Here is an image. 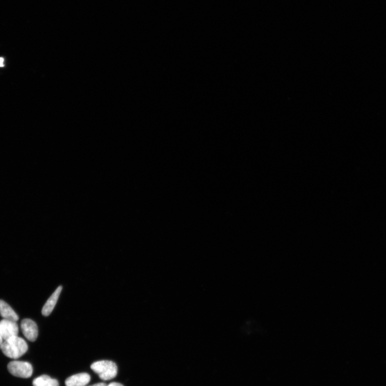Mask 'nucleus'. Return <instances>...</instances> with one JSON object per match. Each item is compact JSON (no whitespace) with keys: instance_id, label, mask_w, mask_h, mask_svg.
Returning <instances> with one entry per match:
<instances>
[{"instance_id":"1","label":"nucleus","mask_w":386,"mask_h":386,"mask_svg":"<svg viewBox=\"0 0 386 386\" xmlns=\"http://www.w3.org/2000/svg\"><path fill=\"white\" fill-rule=\"evenodd\" d=\"M1 350L5 356L17 359L26 353L28 350V345L22 338L17 336L4 341Z\"/></svg>"},{"instance_id":"2","label":"nucleus","mask_w":386,"mask_h":386,"mask_svg":"<svg viewBox=\"0 0 386 386\" xmlns=\"http://www.w3.org/2000/svg\"><path fill=\"white\" fill-rule=\"evenodd\" d=\"M91 369L103 381L111 380L118 373L116 364L110 361L94 362L91 365Z\"/></svg>"},{"instance_id":"3","label":"nucleus","mask_w":386,"mask_h":386,"mask_svg":"<svg viewBox=\"0 0 386 386\" xmlns=\"http://www.w3.org/2000/svg\"><path fill=\"white\" fill-rule=\"evenodd\" d=\"M8 370L12 376L22 378H29L33 373L32 365L26 362H11L8 365Z\"/></svg>"},{"instance_id":"4","label":"nucleus","mask_w":386,"mask_h":386,"mask_svg":"<svg viewBox=\"0 0 386 386\" xmlns=\"http://www.w3.org/2000/svg\"><path fill=\"white\" fill-rule=\"evenodd\" d=\"M0 333L4 341L17 336L18 334V324L15 321L3 319L0 321Z\"/></svg>"},{"instance_id":"5","label":"nucleus","mask_w":386,"mask_h":386,"mask_svg":"<svg viewBox=\"0 0 386 386\" xmlns=\"http://www.w3.org/2000/svg\"><path fill=\"white\" fill-rule=\"evenodd\" d=\"M21 328L24 336L31 342H35L38 337V329L35 322L29 319H23Z\"/></svg>"},{"instance_id":"6","label":"nucleus","mask_w":386,"mask_h":386,"mask_svg":"<svg viewBox=\"0 0 386 386\" xmlns=\"http://www.w3.org/2000/svg\"><path fill=\"white\" fill-rule=\"evenodd\" d=\"M91 381L90 376L86 373L73 375L66 379V386H86Z\"/></svg>"},{"instance_id":"7","label":"nucleus","mask_w":386,"mask_h":386,"mask_svg":"<svg viewBox=\"0 0 386 386\" xmlns=\"http://www.w3.org/2000/svg\"><path fill=\"white\" fill-rule=\"evenodd\" d=\"M62 290L63 287L62 286L59 287L57 289L54 291V293L50 297V299L47 300L44 305L42 311V314L44 316H49L52 312V311L56 306L59 296L61 293H62Z\"/></svg>"},{"instance_id":"8","label":"nucleus","mask_w":386,"mask_h":386,"mask_svg":"<svg viewBox=\"0 0 386 386\" xmlns=\"http://www.w3.org/2000/svg\"><path fill=\"white\" fill-rule=\"evenodd\" d=\"M0 315L4 319L17 322L19 317L15 311L10 307L9 305L2 300H0Z\"/></svg>"},{"instance_id":"9","label":"nucleus","mask_w":386,"mask_h":386,"mask_svg":"<svg viewBox=\"0 0 386 386\" xmlns=\"http://www.w3.org/2000/svg\"><path fill=\"white\" fill-rule=\"evenodd\" d=\"M33 386H59V384L56 379H52L49 376L43 375L37 378L33 381Z\"/></svg>"},{"instance_id":"10","label":"nucleus","mask_w":386,"mask_h":386,"mask_svg":"<svg viewBox=\"0 0 386 386\" xmlns=\"http://www.w3.org/2000/svg\"><path fill=\"white\" fill-rule=\"evenodd\" d=\"M107 386H124L123 385L118 383H112Z\"/></svg>"},{"instance_id":"11","label":"nucleus","mask_w":386,"mask_h":386,"mask_svg":"<svg viewBox=\"0 0 386 386\" xmlns=\"http://www.w3.org/2000/svg\"><path fill=\"white\" fill-rule=\"evenodd\" d=\"M107 386V385L106 384H105V383H98V384H94L93 385H91V386Z\"/></svg>"},{"instance_id":"12","label":"nucleus","mask_w":386,"mask_h":386,"mask_svg":"<svg viewBox=\"0 0 386 386\" xmlns=\"http://www.w3.org/2000/svg\"><path fill=\"white\" fill-rule=\"evenodd\" d=\"M3 342L4 341H3V339L2 335H1V333H0V349H1L2 345L3 344Z\"/></svg>"},{"instance_id":"13","label":"nucleus","mask_w":386,"mask_h":386,"mask_svg":"<svg viewBox=\"0 0 386 386\" xmlns=\"http://www.w3.org/2000/svg\"><path fill=\"white\" fill-rule=\"evenodd\" d=\"M4 58H0V67H3L4 66Z\"/></svg>"}]
</instances>
